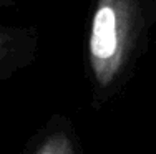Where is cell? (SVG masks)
Here are the masks:
<instances>
[{"label": "cell", "mask_w": 156, "mask_h": 154, "mask_svg": "<svg viewBox=\"0 0 156 154\" xmlns=\"http://www.w3.org/2000/svg\"><path fill=\"white\" fill-rule=\"evenodd\" d=\"M116 13L108 5H101L95 13L90 38V51L98 61L108 60L116 53Z\"/></svg>", "instance_id": "cell-1"}, {"label": "cell", "mask_w": 156, "mask_h": 154, "mask_svg": "<svg viewBox=\"0 0 156 154\" xmlns=\"http://www.w3.org/2000/svg\"><path fill=\"white\" fill-rule=\"evenodd\" d=\"M43 154H53V152H43Z\"/></svg>", "instance_id": "cell-2"}]
</instances>
